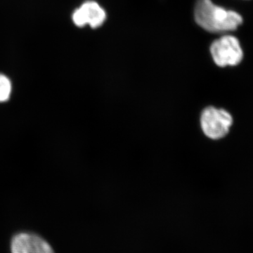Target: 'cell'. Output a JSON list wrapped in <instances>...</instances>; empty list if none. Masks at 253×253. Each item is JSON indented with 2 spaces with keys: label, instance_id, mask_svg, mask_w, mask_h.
<instances>
[{
  "label": "cell",
  "instance_id": "cell-1",
  "mask_svg": "<svg viewBox=\"0 0 253 253\" xmlns=\"http://www.w3.org/2000/svg\"><path fill=\"white\" fill-rule=\"evenodd\" d=\"M194 18L199 26L213 33L235 31L243 23L241 15L217 6L211 0H197L194 8Z\"/></svg>",
  "mask_w": 253,
  "mask_h": 253
},
{
  "label": "cell",
  "instance_id": "cell-2",
  "mask_svg": "<svg viewBox=\"0 0 253 253\" xmlns=\"http://www.w3.org/2000/svg\"><path fill=\"white\" fill-rule=\"evenodd\" d=\"M232 123L230 113L224 109L210 106L201 113V129L205 135L214 140L224 137L229 133Z\"/></svg>",
  "mask_w": 253,
  "mask_h": 253
},
{
  "label": "cell",
  "instance_id": "cell-3",
  "mask_svg": "<svg viewBox=\"0 0 253 253\" xmlns=\"http://www.w3.org/2000/svg\"><path fill=\"white\" fill-rule=\"evenodd\" d=\"M211 53L214 63L219 67L236 66L244 57L239 40L231 36H224L213 42Z\"/></svg>",
  "mask_w": 253,
  "mask_h": 253
},
{
  "label": "cell",
  "instance_id": "cell-4",
  "mask_svg": "<svg viewBox=\"0 0 253 253\" xmlns=\"http://www.w3.org/2000/svg\"><path fill=\"white\" fill-rule=\"evenodd\" d=\"M73 21L78 27L89 25L92 28L100 27L106 21L105 10L94 1H86L73 14Z\"/></svg>",
  "mask_w": 253,
  "mask_h": 253
},
{
  "label": "cell",
  "instance_id": "cell-5",
  "mask_svg": "<svg viewBox=\"0 0 253 253\" xmlns=\"http://www.w3.org/2000/svg\"><path fill=\"white\" fill-rule=\"evenodd\" d=\"M12 253H54L52 248L41 236L28 233H21L11 241Z\"/></svg>",
  "mask_w": 253,
  "mask_h": 253
},
{
  "label": "cell",
  "instance_id": "cell-6",
  "mask_svg": "<svg viewBox=\"0 0 253 253\" xmlns=\"http://www.w3.org/2000/svg\"><path fill=\"white\" fill-rule=\"evenodd\" d=\"M11 83L4 75H0V102L7 101L11 96Z\"/></svg>",
  "mask_w": 253,
  "mask_h": 253
}]
</instances>
